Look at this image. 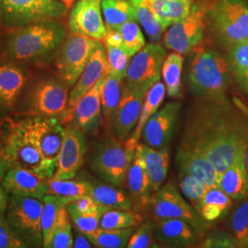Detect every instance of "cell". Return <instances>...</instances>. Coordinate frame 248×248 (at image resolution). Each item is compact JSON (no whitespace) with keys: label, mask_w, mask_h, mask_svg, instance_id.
<instances>
[{"label":"cell","mask_w":248,"mask_h":248,"mask_svg":"<svg viewBox=\"0 0 248 248\" xmlns=\"http://www.w3.org/2000/svg\"><path fill=\"white\" fill-rule=\"evenodd\" d=\"M180 142L200 151L220 173L248 145V119L225 95L202 96L186 115Z\"/></svg>","instance_id":"obj_1"},{"label":"cell","mask_w":248,"mask_h":248,"mask_svg":"<svg viewBox=\"0 0 248 248\" xmlns=\"http://www.w3.org/2000/svg\"><path fill=\"white\" fill-rule=\"evenodd\" d=\"M65 39V29L58 20L11 29L1 56L13 62L45 65L55 60Z\"/></svg>","instance_id":"obj_2"},{"label":"cell","mask_w":248,"mask_h":248,"mask_svg":"<svg viewBox=\"0 0 248 248\" xmlns=\"http://www.w3.org/2000/svg\"><path fill=\"white\" fill-rule=\"evenodd\" d=\"M0 155L10 169H27L46 180L51 179L56 170L29 138L19 121L9 120L8 125H1Z\"/></svg>","instance_id":"obj_3"},{"label":"cell","mask_w":248,"mask_h":248,"mask_svg":"<svg viewBox=\"0 0 248 248\" xmlns=\"http://www.w3.org/2000/svg\"><path fill=\"white\" fill-rule=\"evenodd\" d=\"M188 67L190 92L198 97L225 95L230 84L229 62L216 50L199 46Z\"/></svg>","instance_id":"obj_4"},{"label":"cell","mask_w":248,"mask_h":248,"mask_svg":"<svg viewBox=\"0 0 248 248\" xmlns=\"http://www.w3.org/2000/svg\"><path fill=\"white\" fill-rule=\"evenodd\" d=\"M69 98V87L60 78H47L35 82L22 98L19 113L27 116L62 118Z\"/></svg>","instance_id":"obj_5"},{"label":"cell","mask_w":248,"mask_h":248,"mask_svg":"<svg viewBox=\"0 0 248 248\" xmlns=\"http://www.w3.org/2000/svg\"><path fill=\"white\" fill-rule=\"evenodd\" d=\"M68 8L61 0H0V23L7 29L59 20Z\"/></svg>","instance_id":"obj_6"},{"label":"cell","mask_w":248,"mask_h":248,"mask_svg":"<svg viewBox=\"0 0 248 248\" xmlns=\"http://www.w3.org/2000/svg\"><path fill=\"white\" fill-rule=\"evenodd\" d=\"M215 35L227 48L248 40V4L246 0H216L209 11Z\"/></svg>","instance_id":"obj_7"},{"label":"cell","mask_w":248,"mask_h":248,"mask_svg":"<svg viewBox=\"0 0 248 248\" xmlns=\"http://www.w3.org/2000/svg\"><path fill=\"white\" fill-rule=\"evenodd\" d=\"M44 201L31 197L12 196L7 208V219L27 247L43 245L42 213Z\"/></svg>","instance_id":"obj_8"},{"label":"cell","mask_w":248,"mask_h":248,"mask_svg":"<svg viewBox=\"0 0 248 248\" xmlns=\"http://www.w3.org/2000/svg\"><path fill=\"white\" fill-rule=\"evenodd\" d=\"M135 151L127 148L113 137L108 138L100 142L94 152L91 160L92 169L107 183L122 186Z\"/></svg>","instance_id":"obj_9"},{"label":"cell","mask_w":248,"mask_h":248,"mask_svg":"<svg viewBox=\"0 0 248 248\" xmlns=\"http://www.w3.org/2000/svg\"><path fill=\"white\" fill-rule=\"evenodd\" d=\"M165 58L166 51L158 44L144 46L129 62L125 86L133 91L146 95L147 91L160 81Z\"/></svg>","instance_id":"obj_10"},{"label":"cell","mask_w":248,"mask_h":248,"mask_svg":"<svg viewBox=\"0 0 248 248\" xmlns=\"http://www.w3.org/2000/svg\"><path fill=\"white\" fill-rule=\"evenodd\" d=\"M19 123L45 159L56 169L65 133L62 123L49 116H27Z\"/></svg>","instance_id":"obj_11"},{"label":"cell","mask_w":248,"mask_h":248,"mask_svg":"<svg viewBox=\"0 0 248 248\" xmlns=\"http://www.w3.org/2000/svg\"><path fill=\"white\" fill-rule=\"evenodd\" d=\"M98 42L76 34H71L63 42L54 60V67L58 78L69 88L79 78Z\"/></svg>","instance_id":"obj_12"},{"label":"cell","mask_w":248,"mask_h":248,"mask_svg":"<svg viewBox=\"0 0 248 248\" xmlns=\"http://www.w3.org/2000/svg\"><path fill=\"white\" fill-rule=\"evenodd\" d=\"M152 208L156 220L177 219L190 223L204 234L209 222H206L195 209L186 202L177 188L171 184L161 186L152 199Z\"/></svg>","instance_id":"obj_13"},{"label":"cell","mask_w":248,"mask_h":248,"mask_svg":"<svg viewBox=\"0 0 248 248\" xmlns=\"http://www.w3.org/2000/svg\"><path fill=\"white\" fill-rule=\"evenodd\" d=\"M204 30L203 11L195 7L186 17L170 25L164 36V45L180 54L192 53L203 40Z\"/></svg>","instance_id":"obj_14"},{"label":"cell","mask_w":248,"mask_h":248,"mask_svg":"<svg viewBox=\"0 0 248 248\" xmlns=\"http://www.w3.org/2000/svg\"><path fill=\"white\" fill-rule=\"evenodd\" d=\"M68 29L70 34L103 42L107 27L101 15V0H78L70 12Z\"/></svg>","instance_id":"obj_15"},{"label":"cell","mask_w":248,"mask_h":248,"mask_svg":"<svg viewBox=\"0 0 248 248\" xmlns=\"http://www.w3.org/2000/svg\"><path fill=\"white\" fill-rule=\"evenodd\" d=\"M107 73L108 61L106 48L103 42L99 41L85 69L69 93L67 108L62 118V124H70L75 107L79 101L80 98L88 93Z\"/></svg>","instance_id":"obj_16"},{"label":"cell","mask_w":248,"mask_h":248,"mask_svg":"<svg viewBox=\"0 0 248 248\" xmlns=\"http://www.w3.org/2000/svg\"><path fill=\"white\" fill-rule=\"evenodd\" d=\"M87 150L88 142L85 133L69 124L65 128L62 148L53 178L72 179L76 177L84 164Z\"/></svg>","instance_id":"obj_17"},{"label":"cell","mask_w":248,"mask_h":248,"mask_svg":"<svg viewBox=\"0 0 248 248\" xmlns=\"http://www.w3.org/2000/svg\"><path fill=\"white\" fill-rule=\"evenodd\" d=\"M180 110V102H170L152 116L142 130L145 144L155 149L167 148L174 136Z\"/></svg>","instance_id":"obj_18"},{"label":"cell","mask_w":248,"mask_h":248,"mask_svg":"<svg viewBox=\"0 0 248 248\" xmlns=\"http://www.w3.org/2000/svg\"><path fill=\"white\" fill-rule=\"evenodd\" d=\"M176 161L179 172L197 177L210 187L219 186L221 175L202 152L180 142Z\"/></svg>","instance_id":"obj_19"},{"label":"cell","mask_w":248,"mask_h":248,"mask_svg":"<svg viewBox=\"0 0 248 248\" xmlns=\"http://www.w3.org/2000/svg\"><path fill=\"white\" fill-rule=\"evenodd\" d=\"M126 180L135 211L146 209L149 204H152L151 192L153 190L140 143L137 145L134 157L128 169Z\"/></svg>","instance_id":"obj_20"},{"label":"cell","mask_w":248,"mask_h":248,"mask_svg":"<svg viewBox=\"0 0 248 248\" xmlns=\"http://www.w3.org/2000/svg\"><path fill=\"white\" fill-rule=\"evenodd\" d=\"M107 75V74H106ZM104 75L95 86L86 93L75 107L70 125L77 127L83 133H93L97 130L101 119V87Z\"/></svg>","instance_id":"obj_21"},{"label":"cell","mask_w":248,"mask_h":248,"mask_svg":"<svg viewBox=\"0 0 248 248\" xmlns=\"http://www.w3.org/2000/svg\"><path fill=\"white\" fill-rule=\"evenodd\" d=\"M144 98V94L133 91L124 85L121 101L112 121L120 141L127 140L132 134L138 123Z\"/></svg>","instance_id":"obj_22"},{"label":"cell","mask_w":248,"mask_h":248,"mask_svg":"<svg viewBox=\"0 0 248 248\" xmlns=\"http://www.w3.org/2000/svg\"><path fill=\"white\" fill-rule=\"evenodd\" d=\"M2 186L11 196L44 200L48 194V180L27 169H9L2 181Z\"/></svg>","instance_id":"obj_23"},{"label":"cell","mask_w":248,"mask_h":248,"mask_svg":"<svg viewBox=\"0 0 248 248\" xmlns=\"http://www.w3.org/2000/svg\"><path fill=\"white\" fill-rule=\"evenodd\" d=\"M28 79V72L17 63L0 64V110L14 109Z\"/></svg>","instance_id":"obj_24"},{"label":"cell","mask_w":248,"mask_h":248,"mask_svg":"<svg viewBox=\"0 0 248 248\" xmlns=\"http://www.w3.org/2000/svg\"><path fill=\"white\" fill-rule=\"evenodd\" d=\"M202 235L190 223L177 219L158 220L155 232V240L169 247H192Z\"/></svg>","instance_id":"obj_25"},{"label":"cell","mask_w":248,"mask_h":248,"mask_svg":"<svg viewBox=\"0 0 248 248\" xmlns=\"http://www.w3.org/2000/svg\"><path fill=\"white\" fill-rule=\"evenodd\" d=\"M219 187L232 200H242L247 196L248 174L246 165V151L242 152L221 174Z\"/></svg>","instance_id":"obj_26"},{"label":"cell","mask_w":248,"mask_h":248,"mask_svg":"<svg viewBox=\"0 0 248 248\" xmlns=\"http://www.w3.org/2000/svg\"><path fill=\"white\" fill-rule=\"evenodd\" d=\"M232 201L219 186H212L208 188L196 211L206 222H215L228 213Z\"/></svg>","instance_id":"obj_27"},{"label":"cell","mask_w":248,"mask_h":248,"mask_svg":"<svg viewBox=\"0 0 248 248\" xmlns=\"http://www.w3.org/2000/svg\"><path fill=\"white\" fill-rule=\"evenodd\" d=\"M142 155L150 176L152 190L156 192L166 180L169 168V152L168 147L155 149L147 144L141 143Z\"/></svg>","instance_id":"obj_28"},{"label":"cell","mask_w":248,"mask_h":248,"mask_svg":"<svg viewBox=\"0 0 248 248\" xmlns=\"http://www.w3.org/2000/svg\"><path fill=\"white\" fill-rule=\"evenodd\" d=\"M90 186L89 196L106 211L133 209V202L130 196L126 195L116 186L107 185L98 181L90 182Z\"/></svg>","instance_id":"obj_29"},{"label":"cell","mask_w":248,"mask_h":248,"mask_svg":"<svg viewBox=\"0 0 248 248\" xmlns=\"http://www.w3.org/2000/svg\"><path fill=\"white\" fill-rule=\"evenodd\" d=\"M162 25H170L186 17L191 11V0H146Z\"/></svg>","instance_id":"obj_30"},{"label":"cell","mask_w":248,"mask_h":248,"mask_svg":"<svg viewBox=\"0 0 248 248\" xmlns=\"http://www.w3.org/2000/svg\"><path fill=\"white\" fill-rule=\"evenodd\" d=\"M165 94H166V86L164 83L160 81L155 83L147 91L142 103L138 123L133 130V133L128 138L129 140L133 141L135 143H139L138 142L142 136V130L145 124L148 122L151 117L158 110L165 98Z\"/></svg>","instance_id":"obj_31"},{"label":"cell","mask_w":248,"mask_h":248,"mask_svg":"<svg viewBox=\"0 0 248 248\" xmlns=\"http://www.w3.org/2000/svg\"><path fill=\"white\" fill-rule=\"evenodd\" d=\"M122 83L123 80L107 73L101 87V112L108 124H112L116 110L121 101L123 93Z\"/></svg>","instance_id":"obj_32"},{"label":"cell","mask_w":248,"mask_h":248,"mask_svg":"<svg viewBox=\"0 0 248 248\" xmlns=\"http://www.w3.org/2000/svg\"><path fill=\"white\" fill-rule=\"evenodd\" d=\"M227 60L235 82L248 95V40L228 48Z\"/></svg>","instance_id":"obj_33"},{"label":"cell","mask_w":248,"mask_h":248,"mask_svg":"<svg viewBox=\"0 0 248 248\" xmlns=\"http://www.w3.org/2000/svg\"><path fill=\"white\" fill-rule=\"evenodd\" d=\"M133 7L135 20L139 21L153 44H158L167 30L151 9L146 0H130Z\"/></svg>","instance_id":"obj_34"},{"label":"cell","mask_w":248,"mask_h":248,"mask_svg":"<svg viewBox=\"0 0 248 248\" xmlns=\"http://www.w3.org/2000/svg\"><path fill=\"white\" fill-rule=\"evenodd\" d=\"M101 9L108 30H117L129 20H135L130 0H101Z\"/></svg>","instance_id":"obj_35"},{"label":"cell","mask_w":248,"mask_h":248,"mask_svg":"<svg viewBox=\"0 0 248 248\" xmlns=\"http://www.w3.org/2000/svg\"><path fill=\"white\" fill-rule=\"evenodd\" d=\"M183 62L184 58L182 54L175 52L169 54L163 63L162 76L166 86V92L171 98L180 96Z\"/></svg>","instance_id":"obj_36"},{"label":"cell","mask_w":248,"mask_h":248,"mask_svg":"<svg viewBox=\"0 0 248 248\" xmlns=\"http://www.w3.org/2000/svg\"><path fill=\"white\" fill-rule=\"evenodd\" d=\"M44 209L42 213V232H43V247L50 248L51 236L53 226L57 220L61 209L69 203L67 199L59 196L47 194L44 198Z\"/></svg>","instance_id":"obj_37"},{"label":"cell","mask_w":248,"mask_h":248,"mask_svg":"<svg viewBox=\"0 0 248 248\" xmlns=\"http://www.w3.org/2000/svg\"><path fill=\"white\" fill-rule=\"evenodd\" d=\"M90 182L82 180L72 179H59L53 178L48 180V194L59 196L69 201L82 196H89L90 194Z\"/></svg>","instance_id":"obj_38"},{"label":"cell","mask_w":248,"mask_h":248,"mask_svg":"<svg viewBox=\"0 0 248 248\" xmlns=\"http://www.w3.org/2000/svg\"><path fill=\"white\" fill-rule=\"evenodd\" d=\"M143 221V217L137 212L131 210H109L103 213L99 227L105 230L126 229L139 226Z\"/></svg>","instance_id":"obj_39"},{"label":"cell","mask_w":248,"mask_h":248,"mask_svg":"<svg viewBox=\"0 0 248 248\" xmlns=\"http://www.w3.org/2000/svg\"><path fill=\"white\" fill-rule=\"evenodd\" d=\"M135 227L117 230H105L98 228L87 237L94 247L99 248H127V244L131 238Z\"/></svg>","instance_id":"obj_40"},{"label":"cell","mask_w":248,"mask_h":248,"mask_svg":"<svg viewBox=\"0 0 248 248\" xmlns=\"http://www.w3.org/2000/svg\"><path fill=\"white\" fill-rule=\"evenodd\" d=\"M230 228L237 248H248V200L242 202L232 213Z\"/></svg>","instance_id":"obj_41"},{"label":"cell","mask_w":248,"mask_h":248,"mask_svg":"<svg viewBox=\"0 0 248 248\" xmlns=\"http://www.w3.org/2000/svg\"><path fill=\"white\" fill-rule=\"evenodd\" d=\"M71 223L69 221V213L63 207L58 214L57 220L53 226L50 248H73Z\"/></svg>","instance_id":"obj_42"},{"label":"cell","mask_w":248,"mask_h":248,"mask_svg":"<svg viewBox=\"0 0 248 248\" xmlns=\"http://www.w3.org/2000/svg\"><path fill=\"white\" fill-rule=\"evenodd\" d=\"M135 21L136 20H129L117 29L123 38L122 48L131 57L145 46V40L142 31Z\"/></svg>","instance_id":"obj_43"},{"label":"cell","mask_w":248,"mask_h":248,"mask_svg":"<svg viewBox=\"0 0 248 248\" xmlns=\"http://www.w3.org/2000/svg\"><path fill=\"white\" fill-rule=\"evenodd\" d=\"M104 44V43H103ZM108 61V73L124 80L132 57L120 46L105 45Z\"/></svg>","instance_id":"obj_44"},{"label":"cell","mask_w":248,"mask_h":248,"mask_svg":"<svg viewBox=\"0 0 248 248\" xmlns=\"http://www.w3.org/2000/svg\"><path fill=\"white\" fill-rule=\"evenodd\" d=\"M179 186L195 210L210 187L197 177L181 172H179Z\"/></svg>","instance_id":"obj_45"},{"label":"cell","mask_w":248,"mask_h":248,"mask_svg":"<svg viewBox=\"0 0 248 248\" xmlns=\"http://www.w3.org/2000/svg\"><path fill=\"white\" fill-rule=\"evenodd\" d=\"M155 224L152 222L141 223L127 244L128 248H158L155 238Z\"/></svg>","instance_id":"obj_46"},{"label":"cell","mask_w":248,"mask_h":248,"mask_svg":"<svg viewBox=\"0 0 248 248\" xmlns=\"http://www.w3.org/2000/svg\"><path fill=\"white\" fill-rule=\"evenodd\" d=\"M106 211H99L97 213L80 214V213H72L70 212L69 216L71 217L78 231L88 235L89 233L94 232L99 227V222Z\"/></svg>","instance_id":"obj_47"},{"label":"cell","mask_w":248,"mask_h":248,"mask_svg":"<svg viewBox=\"0 0 248 248\" xmlns=\"http://www.w3.org/2000/svg\"><path fill=\"white\" fill-rule=\"evenodd\" d=\"M27 245L13 230L4 213H0V248H24Z\"/></svg>","instance_id":"obj_48"},{"label":"cell","mask_w":248,"mask_h":248,"mask_svg":"<svg viewBox=\"0 0 248 248\" xmlns=\"http://www.w3.org/2000/svg\"><path fill=\"white\" fill-rule=\"evenodd\" d=\"M68 213H77L80 214L97 213L99 211H106L100 207L90 196H82L73 200L70 203L66 205ZM107 212V211H106Z\"/></svg>","instance_id":"obj_49"},{"label":"cell","mask_w":248,"mask_h":248,"mask_svg":"<svg viewBox=\"0 0 248 248\" xmlns=\"http://www.w3.org/2000/svg\"><path fill=\"white\" fill-rule=\"evenodd\" d=\"M201 248H237L232 236L226 233H213L200 246Z\"/></svg>","instance_id":"obj_50"},{"label":"cell","mask_w":248,"mask_h":248,"mask_svg":"<svg viewBox=\"0 0 248 248\" xmlns=\"http://www.w3.org/2000/svg\"><path fill=\"white\" fill-rule=\"evenodd\" d=\"M103 43L105 45L122 47L123 38L118 30H108L107 29V34L103 40Z\"/></svg>","instance_id":"obj_51"},{"label":"cell","mask_w":248,"mask_h":248,"mask_svg":"<svg viewBox=\"0 0 248 248\" xmlns=\"http://www.w3.org/2000/svg\"><path fill=\"white\" fill-rule=\"evenodd\" d=\"M79 232V231H78ZM92 243L90 242V240L87 237L86 234H84L83 232H78L76 235V238L74 240L73 243V248H90L93 246H91Z\"/></svg>","instance_id":"obj_52"},{"label":"cell","mask_w":248,"mask_h":248,"mask_svg":"<svg viewBox=\"0 0 248 248\" xmlns=\"http://www.w3.org/2000/svg\"><path fill=\"white\" fill-rule=\"evenodd\" d=\"M8 203L7 192L5 191L4 187L0 186V213H4L7 211Z\"/></svg>","instance_id":"obj_53"},{"label":"cell","mask_w":248,"mask_h":248,"mask_svg":"<svg viewBox=\"0 0 248 248\" xmlns=\"http://www.w3.org/2000/svg\"><path fill=\"white\" fill-rule=\"evenodd\" d=\"M10 169L9 164L7 161L4 159V157L0 155V182L3 181V179L6 177L8 171Z\"/></svg>","instance_id":"obj_54"},{"label":"cell","mask_w":248,"mask_h":248,"mask_svg":"<svg viewBox=\"0 0 248 248\" xmlns=\"http://www.w3.org/2000/svg\"><path fill=\"white\" fill-rule=\"evenodd\" d=\"M61 1H62V3L69 9L73 7L75 0H61Z\"/></svg>","instance_id":"obj_55"},{"label":"cell","mask_w":248,"mask_h":248,"mask_svg":"<svg viewBox=\"0 0 248 248\" xmlns=\"http://www.w3.org/2000/svg\"><path fill=\"white\" fill-rule=\"evenodd\" d=\"M246 165H247V169H248V145L247 147V150H246Z\"/></svg>","instance_id":"obj_56"}]
</instances>
